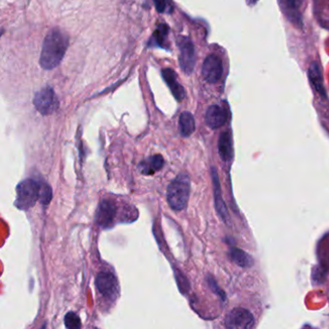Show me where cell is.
I'll return each instance as SVG.
<instances>
[{
    "mask_svg": "<svg viewBox=\"0 0 329 329\" xmlns=\"http://www.w3.org/2000/svg\"><path fill=\"white\" fill-rule=\"evenodd\" d=\"M231 257L236 262L237 265L242 267H249L253 265V259L240 249L233 248L231 250Z\"/></svg>",
    "mask_w": 329,
    "mask_h": 329,
    "instance_id": "e0dca14e",
    "label": "cell"
},
{
    "mask_svg": "<svg viewBox=\"0 0 329 329\" xmlns=\"http://www.w3.org/2000/svg\"><path fill=\"white\" fill-rule=\"evenodd\" d=\"M190 193V180L185 173L172 181L167 189V202L170 208L177 211L186 208Z\"/></svg>",
    "mask_w": 329,
    "mask_h": 329,
    "instance_id": "7a4b0ae2",
    "label": "cell"
},
{
    "mask_svg": "<svg viewBox=\"0 0 329 329\" xmlns=\"http://www.w3.org/2000/svg\"><path fill=\"white\" fill-rule=\"evenodd\" d=\"M161 73H162L163 80L168 85L173 96H175L178 102H182L185 99V91L184 87L181 85V83L177 80L176 72H174L172 69H164Z\"/></svg>",
    "mask_w": 329,
    "mask_h": 329,
    "instance_id": "8fae6325",
    "label": "cell"
},
{
    "mask_svg": "<svg viewBox=\"0 0 329 329\" xmlns=\"http://www.w3.org/2000/svg\"><path fill=\"white\" fill-rule=\"evenodd\" d=\"M179 128L182 137H190L195 130V121L192 114L190 112L182 113L179 119Z\"/></svg>",
    "mask_w": 329,
    "mask_h": 329,
    "instance_id": "5bb4252c",
    "label": "cell"
},
{
    "mask_svg": "<svg viewBox=\"0 0 329 329\" xmlns=\"http://www.w3.org/2000/svg\"><path fill=\"white\" fill-rule=\"evenodd\" d=\"M153 3H154V6H156V9L158 10V12H160V13L165 12L166 7H167L166 0H153Z\"/></svg>",
    "mask_w": 329,
    "mask_h": 329,
    "instance_id": "7402d4cb",
    "label": "cell"
},
{
    "mask_svg": "<svg viewBox=\"0 0 329 329\" xmlns=\"http://www.w3.org/2000/svg\"><path fill=\"white\" fill-rule=\"evenodd\" d=\"M178 46L180 48V56L179 62L182 70L186 74H190L194 70L196 56H195V48L192 42L189 38L181 36L178 40Z\"/></svg>",
    "mask_w": 329,
    "mask_h": 329,
    "instance_id": "5b68a950",
    "label": "cell"
},
{
    "mask_svg": "<svg viewBox=\"0 0 329 329\" xmlns=\"http://www.w3.org/2000/svg\"><path fill=\"white\" fill-rule=\"evenodd\" d=\"M218 150L219 154L224 161H230L232 159L233 152H232V140L231 134L228 131H225L219 138L218 142Z\"/></svg>",
    "mask_w": 329,
    "mask_h": 329,
    "instance_id": "9a60e30c",
    "label": "cell"
},
{
    "mask_svg": "<svg viewBox=\"0 0 329 329\" xmlns=\"http://www.w3.org/2000/svg\"><path fill=\"white\" fill-rule=\"evenodd\" d=\"M163 157L161 154H154L141 161L138 165V169L144 175H153L158 171H160L163 167Z\"/></svg>",
    "mask_w": 329,
    "mask_h": 329,
    "instance_id": "7c38bea8",
    "label": "cell"
},
{
    "mask_svg": "<svg viewBox=\"0 0 329 329\" xmlns=\"http://www.w3.org/2000/svg\"><path fill=\"white\" fill-rule=\"evenodd\" d=\"M117 206L114 201L104 199L100 203L96 214V221L99 226L108 228L112 226L117 217Z\"/></svg>",
    "mask_w": 329,
    "mask_h": 329,
    "instance_id": "9c48e42d",
    "label": "cell"
},
{
    "mask_svg": "<svg viewBox=\"0 0 329 329\" xmlns=\"http://www.w3.org/2000/svg\"><path fill=\"white\" fill-rule=\"evenodd\" d=\"M205 120L210 129H219L227 121V113L220 105H210L206 112Z\"/></svg>",
    "mask_w": 329,
    "mask_h": 329,
    "instance_id": "30bf717a",
    "label": "cell"
},
{
    "mask_svg": "<svg viewBox=\"0 0 329 329\" xmlns=\"http://www.w3.org/2000/svg\"><path fill=\"white\" fill-rule=\"evenodd\" d=\"M167 31H168V28H167L165 25H161V26H160V27L154 31V33H153V38L152 39L153 44L162 47V46H163V42H164L165 38H166Z\"/></svg>",
    "mask_w": 329,
    "mask_h": 329,
    "instance_id": "d6986e66",
    "label": "cell"
},
{
    "mask_svg": "<svg viewBox=\"0 0 329 329\" xmlns=\"http://www.w3.org/2000/svg\"><path fill=\"white\" fill-rule=\"evenodd\" d=\"M202 74L209 83H217L220 81L223 74V64L219 57L216 54H210L203 63Z\"/></svg>",
    "mask_w": 329,
    "mask_h": 329,
    "instance_id": "ba28073f",
    "label": "cell"
},
{
    "mask_svg": "<svg viewBox=\"0 0 329 329\" xmlns=\"http://www.w3.org/2000/svg\"><path fill=\"white\" fill-rule=\"evenodd\" d=\"M303 1H304V0H294V2H295V4L297 5V7H299V6L302 4Z\"/></svg>",
    "mask_w": 329,
    "mask_h": 329,
    "instance_id": "cb8c5ba5",
    "label": "cell"
},
{
    "mask_svg": "<svg viewBox=\"0 0 329 329\" xmlns=\"http://www.w3.org/2000/svg\"><path fill=\"white\" fill-rule=\"evenodd\" d=\"M257 2V0H247L248 5H254Z\"/></svg>",
    "mask_w": 329,
    "mask_h": 329,
    "instance_id": "d4e9b609",
    "label": "cell"
},
{
    "mask_svg": "<svg viewBox=\"0 0 329 329\" xmlns=\"http://www.w3.org/2000/svg\"><path fill=\"white\" fill-rule=\"evenodd\" d=\"M52 198V191L50 186L47 183H43L42 186V195L40 202L43 205H48Z\"/></svg>",
    "mask_w": 329,
    "mask_h": 329,
    "instance_id": "44dd1931",
    "label": "cell"
},
{
    "mask_svg": "<svg viewBox=\"0 0 329 329\" xmlns=\"http://www.w3.org/2000/svg\"><path fill=\"white\" fill-rule=\"evenodd\" d=\"M34 105L42 115H50L55 112L59 106V102L55 92L51 87L41 89L34 96Z\"/></svg>",
    "mask_w": 329,
    "mask_h": 329,
    "instance_id": "277c9868",
    "label": "cell"
},
{
    "mask_svg": "<svg viewBox=\"0 0 329 329\" xmlns=\"http://www.w3.org/2000/svg\"><path fill=\"white\" fill-rule=\"evenodd\" d=\"M317 256L319 263L329 273V233L324 235L319 241L317 247Z\"/></svg>",
    "mask_w": 329,
    "mask_h": 329,
    "instance_id": "4fadbf2b",
    "label": "cell"
},
{
    "mask_svg": "<svg viewBox=\"0 0 329 329\" xmlns=\"http://www.w3.org/2000/svg\"><path fill=\"white\" fill-rule=\"evenodd\" d=\"M69 47V38L59 28L51 29L46 36L41 52L40 65L45 70L56 68L64 58Z\"/></svg>",
    "mask_w": 329,
    "mask_h": 329,
    "instance_id": "6da1fadb",
    "label": "cell"
},
{
    "mask_svg": "<svg viewBox=\"0 0 329 329\" xmlns=\"http://www.w3.org/2000/svg\"><path fill=\"white\" fill-rule=\"evenodd\" d=\"M225 326L228 328H251L255 326V319L252 313L242 307H237L227 315Z\"/></svg>",
    "mask_w": 329,
    "mask_h": 329,
    "instance_id": "8992f818",
    "label": "cell"
},
{
    "mask_svg": "<svg viewBox=\"0 0 329 329\" xmlns=\"http://www.w3.org/2000/svg\"><path fill=\"white\" fill-rule=\"evenodd\" d=\"M43 183L33 179H26L21 182L16 186V199L15 205L20 209H26L32 208L41 200Z\"/></svg>",
    "mask_w": 329,
    "mask_h": 329,
    "instance_id": "3957f363",
    "label": "cell"
},
{
    "mask_svg": "<svg viewBox=\"0 0 329 329\" xmlns=\"http://www.w3.org/2000/svg\"><path fill=\"white\" fill-rule=\"evenodd\" d=\"M96 287L103 297L114 300L118 295V284L115 276L108 272H102L96 275Z\"/></svg>",
    "mask_w": 329,
    "mask_h": 329,
    "instance_id": "52a82bcc",
    "label": "cell"
},
{
    "mask_svg": "<svg viewBox=\"0 0 329 329\" xmlns=\"http://www.w3.org/2000/svg\"><path fill=\"white\" fill-rule=\"evenodd\" d=\"M65 325L67 328L80 329L81 327V321L80 317L73 312H69L65 316Z\"/></svg>",
    "mask_w": 329,
    "mask_h": 329,
    "instance_id": "ac0fdd59",
    "label": "cell"
},
{
    "mask_svg": "<svg viewBox=\"0 0 329 329\" xmlns=\"http://www.w3.org/2000/svg\"><path fill=\"white\" fill-rule=\"evenodd\" d=\"M325 294H326V297H327V300H328L329 304V280L327 281L326 286H325Z\"/></svg>",
    "mask_w": 329,
    "mask_h": 329,
    "instance_id": "603a6c76",
    "label": "cell"
},
{
    "mask_svg": "<svg viewBox=\"0 0 329 329\" xmlns=\"http://www.w3.org/2000/svg\"><path fill=\"white\" fill-rule=\"evenodd\" d=\"M308 75L310 82L312 83L315 90H317L321 95L324 96L325 92L322 85V78H321V68L316 62H313L309 67Z\"/></svg>",
    "mask_w": 329,
    "mask_h": 329,
    "instance_id": "2e32d148",
    "label": "cell"
},
{
    "mask_svg": "<svg viewBox=\"0 0 329 329\" xmlns=\"http://www.w3.org/2000/svg\"><path fill=\"white\" fill-rule=\"evenodd\" d=\"M214 181H215V187H216V197H217V208L218 209V211L220 212L221 217L225 218V216H227V212H226L224 204L222 203V200H221V197H219V195H218V182H217V176L216 172L214 174Z\"/></svg>",
    "mask_w": 329,
    "mask_h": 329,
    "instance_id": "ffe728a7",
    "label": "cell"
}]
</instances>
